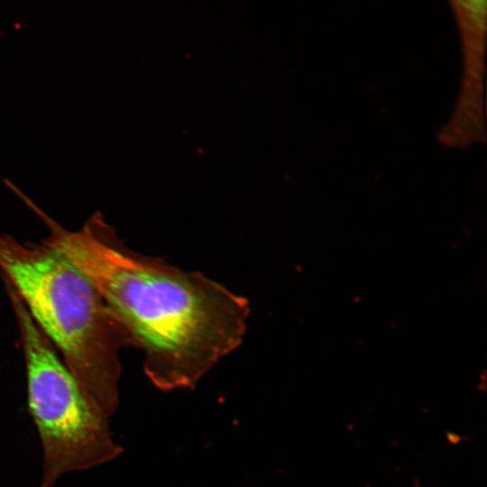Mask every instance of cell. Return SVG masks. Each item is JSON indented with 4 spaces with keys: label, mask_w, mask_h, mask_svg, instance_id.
I'll list each match as a JSON object with an SVG mask.
<instances>
[{
    "label": "cell",
    "mask_w": 487,
    "mask_h": 487,
    "mask_svg": "<svg viewBox=\"0 0 487 487\" xmlns=\"http://www.w3.org/2000/svg\"><path fill=\"white\" fill-rule=\"evenodd\" d=\"M43 240L92 282L143 353L149 381L165 391L190 390L242 344L250 316L244 297L199 271L137 253L98 214L70 231L41 210Z\"/></svg>",
    "instance_id": "cell-1"
},
{
    "label": "cell",
    "mask_w": 487,
    "mask_h": 487,
    "mask_svg": "<svg viewBox=\"0 0 487 487\" xmlns=\"http://www.w3.org/2000/svg\"><path fill=\"white\" fill-rule=\"evenodd\" d=\"M0 269L87 398L110 419L120 403L119 353L132 345L96 287L44 241L24 244L1 233Z\"/></svg>",
    "instance_id": "cell-2"
},
{
    "label": "cell",
    "mask_w": 487,
    "mask_h": 487,
    "mask_svg": "<svg viewBox=\"0 0 487 487\" xmlns=\"http://www.w3.org/2000/svg\"><path fill=\"white\" fill-rule=\"evenodd\" d=\"M20 333L27 405L41 446L40 487L116 459L123 447L109 418L87 398L15 290L5 282Z\"/></svg>",
    "instance_id": "cell-3"
}]
</instances>
